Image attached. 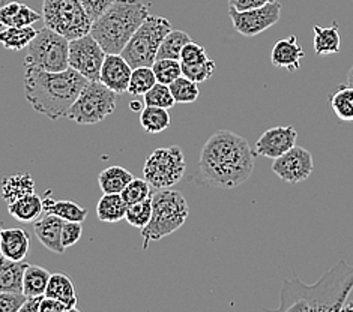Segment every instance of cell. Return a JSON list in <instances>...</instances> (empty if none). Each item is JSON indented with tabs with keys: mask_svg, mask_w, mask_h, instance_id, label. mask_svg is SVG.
<instances>
[{
	"mask_svg": "<svg viewBox=\"0 0 353 312\" xmlns=\"http://www.w3.org/2000/svg\"><path fill=\"white\" fill-rule=\"evenodd\" d=\"M256 154L248 141L232 131H218L200 152L196 182L232 189L245 183L254 171Z\"/></svg>",
	"mask_w": 353,
	"mask_h": 312,
	"instance_id": "6da1fadb",
	"label": "cell"
},
{
	"mask_svg": "<svg viewBox=\"0 0 353 312\" xmlns=\"http://www.w3.org/2000/svg\"><path fill=\"white\" fill-rule=\"evenodd\" d=\"M353 290V266L339 261L314 284L284 280L279 311H341Z\"/></svg>",
	"mask_w": 353,
	"mask_h": 312,
	"instance_id": "7a4b0ae2",
	"label": "cell"
},
{
	"mask_svg": "<svg viewBox=\"0 0 353 312\" xmlns=\"http://www.w3.org/2000/svg\"><path fill=\"white\" fill-rule=\"evenodd\" d=\"M24 95L37 113L57 121L66 117L80 90L88 83L81 74L68 68L48 72L24 66Z\"/></svg>",
	"mask_w": 353,
	"mask_h": 312,
	"instance_id": "3957f363",
	"label": "cell"
},
{
	"mask_svg": "<svg viewBox=\"0 0 353 312\" xmlns=\"http://www.w3.org/2000/svg\"><path fill=\"white\" fill-rule=\"evenodd\" d=\"M148 15V6L141 0H114L92 23L90 35L107 54H121Z\"/></svg>",
	"mask_w": 353,
	"mask_h": 312,
	"instance_id": "277c9868",
	"label": "cell"
},
{
	"mask_svg": "<svg viewBox=\"0 0 353 312\" xmlns=\"http://www.w3.org/2000/svg\"><path fill=\"white\" fill-rule=\"evenodd\" d=\"M190 207L179 191L170 188L158 189L152 196V216L149 224L141 229L143 249L152 242H158L178 231L187 221Z\"/></svg>",
	"mask_w": 353,
	"mask_h": 312,
	"instance_id": "5b68a950",
	"label": "cell"
},
{
	"mask_svg": "<svg viewBox=\"0 0 353 312\" xmlns=\"http://www.w3.org/2000/svg\"><path fill=\"white\" fill-rule=\"evenodd\" d=\"M170 30L172 23L169 20L163 17L148 15V19L140 24L121 54L132 70L139 66H152L157 61L159 45Z\"/></svg>",
	"mask_w": 353,
	"mask_h": 312,
	"instance_id": "8992f818",
	"label": "cell"
},
{
	"mask_svg": "<svg viewBox=\"0 0 353 312\" xmlns=\"http://www.w3.org/2000/svg\"><path fill=\"white\" fill-rule=\"evenodd\" d=\"M43 20L47 28L70 41L88 35L94 23L81 0H44Z\"/></svg>",
	"mask_w": 353,
	"mask_h": 312,
	"instance_id": "52a82bcc",
	"label": "cell"
},
{
	"mask_svg": "<svg viewBox=\"0 0 353 312\" xmlns=\"http://www.w3.org/2000/svg\"><path fill=\"white\" fill-rule=\"evenodd\" d=\"M68 56L70 39L46 26L37 32V37L29 44L24 66H33L48 72H61L70 68Z\"/></svg>",
	"mask_w": 353,
	"mask_h": 312,
	"instance_id": "ba28073f",
	"label": "cell"
},
{
	"mask_svg": "<svg viewBox=\"0 0 353 312\" xmlns=\"http://www.w3.org/2000/svg\"><path fill=\"white\" fill-rule=\"evenodd\" d=\"M116 99L117 94L105 84L99 80H88L66 117L79 125H97L114 112Z\"/></svg>",
	"mask_w": 353,
	"mask_h": 312,
	"instance_id": "9c48e42d",
	"label": "cell"
},
{
	"mask_svg": "<svg viewBox=\"0 0 353 312\" xmlns=\"http://www.w3.org/2000/svg\"><path fill=\"white\" fill-rule=\"evenodd\" d=\"M187 170L183 152L179 146L159 147L148 156L143 174L150 188L167 189L179 183Z\"/></svg>",
	"mask_w": 353,
	"mask_h": 312,
	"instance_id": "30bf717a",
	"label": "cell"
},
{
	"mask_svg": "<svg viewBox=\"0 0 353 312\" xmlns=\"http://www.w3.org/2000/svg\"><path fill=\"white\" fill-rule=\"evenodd\" d=\"M105 56L107 53L104 48L90 33L70 41V68L77 71L88 80H99V72Z\"/></svg>",
	"mask_w": 353,
	"mask_h": 312,
	"instance_id": "8fae6325",
	"label": "cell"
},
{
	"mask_svg": "<svg viewBox=\"0 0 353 312\" xmlns=\"http://www.w3.org/2000/svg\"><path fill=\"white\" fill-rule=\"evenodd\" d=\"M281 8V3L275 0V2L248 11H236L233 8H229V15L234 30L243 37L253 38L280 21Z\"/></svg>",
	"mask_w": 353,
	"mask_h": 312,
	"instance_id": "7c38bea8",
	"label": "cell"
},
{
	"mask_svg": "<svg viewBox=\"0 0 353 312\" xmlns=\"http://www.w3.org/2000/svg\"><path fill=\"white\" fill-rule=\"evenodd\" d=\"M272 171L285 183H299L307 180L314 170L313 155L304 147L295 146L280 158L274 159Z\"/></svg>",
	"mask_w": 353,
	"mask_h": 312,
	"instance_id": "4fadbf2b",
	"label": "cell"
},
{
	"mask_svg": "<svg viewBox=\"0 0 353 312\" xmlns=\"http://www.w3.org/2000/svg\"><path fill=\"white\" fill-rule=\"evenodd\" d=\"M298 132L293 126H275L262 134L256 141L253 152L256 156L276 159L296 146Z\"/></svg>",
	"mask_w": 353,
	"mask_h": 312,
	"instance_id": "5bb4252c",
	"label": "cell"
},
{
	"mask_svg": "<svg viewBox=\"0 0 353 312\" xmlns=\"http://www.w3.org/2000/svg\"><path fill=\"white\" fill-rule=\"evenodd\" d=\"M131 74V65L125 61L122 54H107L99 72V81L114 94L122 95L128 92Z\"/></svg>",
	"mask_w": 353,
	"mask_h": 312,
	"instance_id": "9a60e30c",
	"label": "cell"
},
{
	"mask_svg": "<svg viewBox=\"0 0 353 312\" xmlns=\"http://www.w3.org/2000/svg\"><path fill=\"white\" fill-rule=\"evenodd\" d=\"M62 227L63 219L56 215L44 214V216L38 218L33 222V231H35L38 240L44 247L54 252V254H63L65 248L62 245Z\"/></svg>",
	"mask_w": 353,
	"mask_h": 312,
	"instance_id": "2e32d148",
	"label": "cell"
},
{
	"mask_svg": "<svg viewBox=\"0 0 353 312\" xmlns=\"http://www.w3.org/2000/svg\"><path fill=\"white\" fill-rule=\"evenodd\" d=\"M305 52L298 44L295 35L280 39L272 48L271 63L276 68H285L289 72H296L301 68V61L304 59Z\"/></svg>",
	"mask_w": 353,
	"mask_h": 312,
	"instance_id": "e0dca14e",
	"label": "cell"
},
{
	"mask_svg": "<svg viewBox=\"0 0 353 312\" xmlns=\"http://www.w3.org/2000/svg\"><path fill=\"white\" fill-rule=\"evenodd\" d=\"M30 247L29 233L20 229V227H12V229H2L0 233V254L5 258L14 261H24L28 257Z\"/></svg>",
	"mask_w": 353,
	"mask_h": 312,
	"instance_id": "ac0fdd59",
	"label": "cell"
},
{
	"mask_svg": "<svg viewBox=\"0 0 353 312\" xmlns=\"http://www.w3.org/2000/svg\"><path fill=\"white\" fill-rule=\"evenodd\" d=\"M8 212L20 222H35L44 214L43 198L37 196V192L28 194L8 203Z\"/></svg>",
	"mask_w": 353,
	"mask_h": 312,
	"instance_id": "d6986e66",
	"label": "cell"
},
{
	"mask_svg": "<svg viewBox=\"0 0 353 312\" xmlns=\"http://www.w3.org/2000/svg\"><path fill=\"white\" fill-rule=\"evenodd\" d=\"M44 203V214L56 215L62 218L63 221H77L85 222L88 218V209L81 207L79 203L71 200H53L47 191V196L43 200Z\"/></svg>",
	"mask_w": 353,
	"mask_h": 312,
	"instance_id": "ffe728a7",
	"label": "cell"
},
{
	"mask_svg": "<svg viewBox=\"0 0 353 312\" xmlns=\"http://www.w3.org/2000/svg\"><path fill=\"white\" fill-rule=\"evenodd\" d=\"M29 263L0 257V291L23 293V275Z\"/></svg>",
	"mask_w": 353,
	"mask_h": 312,
	"instance_id": "44dd1931",
	"label": "cell"
},
{
	"mask_svg": "<svg viewBox=\"0 0 353 312\" xmlns=\"http://www.w3.org/2000/svg\"><path fill=\"white\" fill-rule=\"evenodd\" d=\"M46 296L63 302L65 305L77 311V296H75V287L71 278L66 273H52L47 284Z\"/></svg>",
	"mask_w": 353,
	"mask_h": 312,
	"instance_id": "7402d4cb",
	"label": "cell"
},
{
	"mask_svg": "<svg viewBox=\"0 0 353 312\" xmlns=\"http://www.w3.org/2000/svg\"><path fill=\"white\" fill-rule=\"evenodd\" d=\"M35 180H33V177L29 173L6 176L2 183H0V192H2V198L6 203H11V201L17 198L35 192Z\"/></svg>",
	"mask_w": 353,
	"mask_h": 312,
	"instance_id": "603a6c76",
	"label": "cell"
},
{
	"mask_svg": "<svg viewBox=\"0 0 353 312\" xmlns=\"http://www.w3.org/2000/svg\"><path fill=\"white\" fill-rule=\"evenodd\" d=\"M127 207L121 194H104L97 205V215L99 221L114 224L125 219Z\"/></svg>",
	"mask_w": 353,
	"mask_h": 312,
	"instance_id": "cb8c5ba5",
	"label": "cell"
},
{
	"mask_svg": "<svg viewBox=\"0 0 353 312\" xmlns=\"http://www.w3.org/2000/svg\"><path fill=\"white\" fill-rule=\"evenodd\" d=\"M314 32V52L321 56L337 54L341 50V35L339 24L334 23L330 28H313Z\"/></svg>",
	"mask_w": 353,
	"mask_h": 312,
	"instance_id": "d4e9b609",
	"label": "cell"
},
{
	"mask_svg": "<svg viewBox=\"0 0 353 312\" xmlns=\"http://www.w3.org/2000/svg\"><path fill=\"white\" fill-rule=\"evenodd\" d=\"M132 179L134 176L127 168L112 165L99 173L98 185L104 194H121Z\"/></svg>",
	"mask_w": 353,
	"mask_h": 312,
	"instance_id": "484cf974",
	"label": "cell"
},
{
	"mask_svg": "<svg viewBox=\"0 0 353 312\" xmlns=\"http://www.w3.org/2000/svg\"><path fill=\"white\" fill-rule=\"evenodd\" d=\"M37 29L33 26L24 28H3L0 29V44L6 50L21 52L28 48L32 39L37 37Z\"/></svg>",
	"mask_w": 353,
	"mask_h": 312,
	"instance_id": "4316f807",
	"label": "cell"
},
{
	"mask_svg": "<svg viewBox=\"0 0 353 312\" xmlns=\"http://www.w3.org/2000/svg\"><path fill=\"white\" fill-rule=\"evenodd\" d=\"M52 273L47 269L28 264L23 275V294L24 296H46L47 284Z\"/></svg>",
	"mask_w": 353,
	"mask_h": 312,
	"instance_id": "83f0119b",
	"label": "cell"
},
{
	"mask_svg": "<svg viewBox=\"0 0 353 312\" xmlns=\"http://www.w3.org/2000/svg\"><path fill=\"white\" fill-rule=\"evenodd\" d=\"M170 113L167 108L145 105L140 112V125L148 134H159L170 126Z\"/></svg>",
	"mask_w": 353,
	"mask_h": 312,
	"instance_id": "f1b7e54d",
	"label": "cell"
},
{
	"mask_svg": "<svg viewBox=\"0 0 353 312\" xmlns=\"http://www.w3.org/2000/svg\"><path fill=\"white\" fill-rule=\"evenodd\" d=\"M330 105L340 122L353 123V87L343 84L330 96Z\"/></svg>",
	"mask_w": 353,
	"mask_h": 312,
	"instance_id": "f546056e",
	"label": "cell"
},
{
	"mask_svg": "<svg viewBox=\"0 0 353 312\" xmlns=\"http://www.w3.org/2000/svg\"><path fill=\"white\" fill-rule=\"evenodd\" d=\"M191 42V37L187 32L182 30H170L164 37L161 45L157 53V59H176L181 61L182 48Z\"/></svg>",
	"mask_w": 353,
	"mask_h": 312,
	"instance_id": "4dcf8cb0",
	"label": "cell"
},
{
	"mask_svg": "<svg viewBox=\"0 0 353 312\" xmlns=\"http://www.w3.org/2000/svg\"><path fill=\"white\" fill-rule=\"evenodd\" d=\"M155 83L157 77L152 66H139L132 70L128 94L132 96H143L150 87H154Z\"/></svg>",
	"mask_w": 353,
	"mask_h": 312,
	"instance_id": "1f68e13d",
	"label": "cell"
},
{
	"mask_svg": "<svg viewBox=\"0 0 353 312\" xmlns=\"http://www.w3.org/2000/svg\"><path fill=\"white\" fill-rule=\"evenodd\" d=\"M169 87L176 104H191L197 101L200 95L197 83L183 77V75H181L179 79H176L172 84H169Z\"/></svg>",
	"mask_w": 353,
	"mask_h": 312,
	"instance_id": "d6a6232c",
	"label": "cell"
},
{
	"mask_svg": "<svg viewBox=\"0 0 353 312\" xmlns=\"http://www.w3.org/2000/svg\"><path fill=\"white\" fill-rule=\"evenodd\" d=\"M150 216H152V196L146 200L139 201V203L130 205L127 207V214H125L127 222L140 230L145 229L149 224Z\"/></svg>",
	"mask_w": 353,
	"mask_h": 312,
	"instance_id": "836d02e7",
	"label": "cell"
},
{
	"mask_svg": "<svg viewBox=\"0 0 353 312\" xmlns=\"http://www.w3.org/2000/svg\"><path fill=\"white\" fill-rule=\"evenodd\" d=\"M152 70L157 81L163 84H172L182 75L181 61H176V59H157L152 65Z\"/></svg>",
	"mask_w": 353,
	"mask_h": 312,
	"instance_id": "e575fe53",
	"label": "cell"
},
{
	"mask_svg": "<svg viewBox=\"0 0 353 312\" xmlns=\"http://www.w3.org/2000/svg\"><path fill=\"white\" fill-rule=\"evenodd\" d=\"M143 101H145V105L161 107L167 110H170L176 104L169 84H163L158 81L154 84V87H150L146 94L143 95Z\"/></svg>",
	"mask_w": 353,
	"mask_h": 312,
	"instance_id": "d590c367",
	"label": "cell"
},
{
	"mask_svg": "<svg viewBox=\"0 0 353 312\" xmlns=\"http://www.w3.org/2000/svg\"><path fill=\"white\" fill-rule=\"evenodd\" d=\"M181 65H182L183 77H187L197 84L205 83L206 80L211 79L216 68V65L212 59H208V61L200 62V63H192V65L181 63Z\"/></svg>",
	"mask_w": 353,
	"mask_h": 312,
	"instance_id": "8d00e7d4",
	"label": "cell"
},
{
	"mask_svg": "<svg viewBox=\"0 0 353 312\" xmlns=\"http://www.w3.org/2000/svg\"><path fill=\"white\" fill-rule=\"evenodd\" d=\"M121 196L128 206L139 203V201H143L150 197V185L148 183L146 179H136V177H134L127 187L123 188Z\"/></svg>",
	"mask_w": 353,
	"mask_h": 312,
	"instance_id": "74e56055",
	"label": "cell"
},
{
	"mask_svg": "<svg viewBox=\"0 0 353 312\" xmlns=\"http://www.w3.org/2000/svg\"><path fill=\"white\" fill-rule=\"evenodd\" d=\"M209 56L206 53V50L196 44V42H188L187 45L182 48L181 53V63H187V65H192V63H200L208 61Z\"/></svg>",
	"mask_w": 353,
	"mask_h": 312,
	"instance_id": "f35d334b",
	"label": "cell"
},
{
	"mask_svg": "<svg viewBox=\"0 0 353 312\" xmlns=\"http://www.w3.org/2000/svg\"><path fill=\"white\" fill-rule=\"evenodd\" d=\"M83 222L77 221H63L62 227V245L65 249L71 248L72 245L77 243L81 239L83 234Z\"/></svg>",
	"mask_w": 353,
	"mask_h": 312,
	"instance_id": "ab89813d",
	"label": "cell"
},
{
	"mask_svg": "<svg viewBox=\"0 0 353 312\" xmlns=\"http://www.w3.org/2000/svg\"><path fill=\"white\" fill-rule=\"evenodd\" d=\"M26 296L23 293L0 291V312H19Z\"/></svg>",
	"mask_w": 353,
	"mask_h": 312,
	"instance_id": "60d3db41",
	"label": "cell"
},
{
	"mask_svg": "<svg viewBox=\"0 0 353 312\" xmlns=\"http://www.w3.org/2000/svg\"><path fill=\"white\" fill-rule=\"evenodd\" d=\"M21 2H10L0 6V29L12 28L15 15L20 10Z\"/></svg>",
	"mask_w": 353,
	"mask_h": 312,
	"instance_id": "b9f144b4",
	"label": "cell"
},
{
	"mask_svg": "<svg viewBox=\"0 0 353 312\" xmlns=\"http://www.w3.org/2000/svg\"><path fill=\"white\" fill-rule=\"evenodd\" d=\"M81 2L88 10L90 19L95 20L114 2V0H81Z\"/></svg>",
	"mask_w": 353,
	"mask_h": 312,
	"instance_id": "7bdbcfd3",
	"label": "cell"
},
{
	"mask_svg": "<svg viewBox=\"0 0 353 312\" xmlns=\"http://www.w3.org/2000/svg\"><path fill=\"white\" fill-rule=\"evenodd\" d=\"M39 312H72V308L65 305L61 300L44 296L43 302H41Z\"/></svg>",
	"mask_w": 353,
	"mask_h": 312,
	"instance_id": "ee69618b",
	"label": "cell"
},
{
	"mask_svg": "<svg viewBox=\"0 0 353 312\" xmlns=\"http://www.w3.org/2000/svg\"><path fill=\"white\" fill-rule=\"evenodd\" d=\"M271 2H275V0H229V8L236 11H248Z\"/></svg>",
	"mask_w": 353,
	"mask_h": 312,
	"instance_id": "f6af8a7d",
	"label": "cell"
},
{
	"mask_svg": "<svg viewBox=\"0 0 353 312\" xmlns=\"http://www.w3.org/2000/svg\"><path fill=\"white\" fill-rule=\"evenodd\" d=\"M44 296H26L20 312H39L41 302H43Z\"/></svg>",
	"mask_w": 353,
	"mask_h": 312,
	"instance_id": "bcb514c9",
	"label": "cell"
},
{
	"mask_svg": "<svg viewBox=\"0 0 353 312\" xmlns=\"http://www.w3.org/2000/svg\"><path fill=\"white\" fill-rule=\"evenodd\" d=\"M130 108L132 110V112H136V113H140L143 108H145V104L143 103H140V101H131V104H130Z\"/></svg>",
	"mask_w": 353,
	"mask_h": 312,
	"instance_id": "7dc6e473",
	"label": "cell"
},
{
	"mask_svg": "<svg viewBox=\"0 0 353 312\" xmlns=\"http://www.w3.org/2000/svg\"><path fill=\"white\" fill-rule=\"evenodd\" d=\"M346 84H349V86L353 87V66H352L349 74H347V83H346Z\"/></svg>",
	"mask_w": 353,
	"mask_h": 312,
	"instance_id": "c3c4849f",
	"label": "cell"
},
{
	"mask_svg": "<svg viewBox=\"0 0 353 312\" xmlns=\"http://www.w3.org/2000/svg\"><path fill=\"white\" fill-rule=\"evenodd\" d=\"M341 311H349V312H353V302L346 303V305L343 306V309H341Z\"/></svg>",
	"mask_w": 353,
	"mask_h": 312,
	"instance_id": "681fc988",
	"label": "cell"
},
{
	"mask_svg": "<svg viewBox=\"0 0 353 312\" xmlns=\"http://www.w3.org/2000/svg\"><path fill=\"white\" fill-rule=\"evenodd\" d=\"M0 233H2V229H0Z\"/></svg>",
	"mask_w": 353,
	"mask_h": 312,
	"instance_id": "f907efd6",
	"label": "cell"
}]
</instances>
